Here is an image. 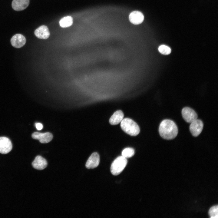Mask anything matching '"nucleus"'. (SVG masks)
<instances>
[{"label":"nucleus","mask_w":218,"mask_h":218,"mask_svg":"<svg viewBox=\"0 0 218 218\" xmlns=\"http://www.w3.org/2000/svg\"><path fill=\"white\" fill-rule=\"evenodd\" d=\"M26 42L25 37L22 35L19 34L14 35L11 39V42L12 46L17 48H20L23 46Z\"/></svg>","instance_id":"9"},{"label":"nucleus","mask_w":218,"mask_h":218,"mask_svg":"<svg viewBox=\"0 0 218 218\" xmlns=\"http://www.w3.org/2000/svg\"><path fill=\"white\" fill-rule=\"evenodd\" d=\"M127 162V158L122 156L118 157L113 161L111 165V173L114 175L119 174L124 169Z\"/></svg>","instance_id":"3"},{"label":"nucleus","mask_w":218,"mask_h":218,"mask_svg":"<svg viewBox=\"0 0 218 218\" xmlns=\"http://www.w3.org/2000/svg\"><path fill=\"white\" fill-rule=\"evenodd\" d=\"M100 162V157L97 152L92 153L88 159L85 165L88 169H93L97 167Z\"/></svg>","instance_id":"8"},{"label":"nucleus","mask_w":218,"mask_h":218,"mask_svg":"<svg viewBox=\"0 0 218 218\" xmlns=\"http://www.w3.org/2000/svg\"><path fill=\"white\" fill-rule=\"evenodd\" d=\"M35 126L37 130H41L43 127L42 124L41 123H35Z\"/></svg>","instance_id":"19"},{"label":"nucleus","mask_w":218,"mask_h":218,"mask_svg":"<svg viewBox=\"0 0 218 218\" xmlns=\"http://www.w3.org/2000/svg\"><path fill=\"white\" fill-rule=\"evenodd\" d=\"M29 4V0H13L12 6L14 10L20 11L25 9Z\"/></svg>","instance_id":"13"},{"label":"nucleus","mask_w":218,"mask_h":218,"mask_svg":"<svg viewBox=\"0 0 218 218\" xmlns=\"http://www.w3.org/2000/svg\"><path fill=\"white\" fill-rule=\"evenodd\" d=\"M121 122V127L126 133L132 136H136L139 134V127L132 119L125 118Z\"/></svg>","instance_id":"2"},{"label":"nucleus","mask_w":218,"mask_h":218,"mask_svg":"<svg viewBox=\"0 0 218 218\" xmlns=\"http://www.w3.org/2000/svg\"><path fill=\"white\" fill-rule=\"evenodd\" d=\"M135 152L134 149L127 147L124 149L122 152V155L126 158L131 157L134 154Z\"/></svg>","instance_id":"16"},{"label":"nucleus","mask_w":218,"mask_h":218,"mask_svg":"<svg viewBox=\"0 0 218 218\" xmlns=\"http://www.w3.org/2000/svg\"><path fill=\"white\" fill-rule=\"evenodd\" d=\"M35 35L38 38L47 39L50 36V33L47 27L45 25H41L35 31Z\"/></svg>","instance_id":"12"},{"label":"nucleus","mask_w":218,"mask_h":218,"mask_svg":"<svg viewBox=\"0 0 218 218\" xmlns=\"http://www.w3.org/2000/svg\"><path fill=\"white\" fill-rule=\"evenodd\" d=\"M124 117V114L121 111H117L113 114L110 118L109 123L112 125L117 124L122 121Z\"/></svg>","instance_id":"14"},{"label":"nucleus","mask_w":218,"mask_h":218,"mask_svg":"<svg viewBox=\"0 0 218 218\" xmlns=\"http://www.w3.org/2000/svg\"><path fill=\"white\" fill-rule=\"evenodd\" d=\"M33 138L38 140L42 143H47L50 142L52 139L53 135L50 133H41L35 132L31 135Z\"/></svg>","instance_id":"7"},{"label":"nucleus","mask_w":218,"mask_h":218,"mask_svg":"<svg viewBox=\"0 0 218 218\" xmlns=\"http://www.w3.org/2000/svg\"><path fill=\"white\" fill-rule=\"evenodd\" d=\"M144 16L141 12L134 11L130 14L129 18L130 22L134 25H138L142 22L144 20Z\"/></svg>","instance_id":"11"},{"label":"nucleus","mask_w":218,"mask_h":218,"mask_svg":"<svg viewBox=\"0 0 218 218\" xmlns=\"http://www.w3.org/2000/svg\"><path fill=\"white\" fill-rule=\"evenodd\" d=\"M182 114L184 120L187 123H191L197 119V115L192 108L186 107L183 108L182 111Z\"/></svg>","instance_id":"4"},{"label":"nucleus","mask_w":218,"mask_h":218,"mask_svg":"<svg viewBox=\"0 0 218 218\" xmlns=\"http://www.w3.org/2000/svg\"><path fill=\"white\" fill-rule=\"evenodd\" d=\"M159 132L160 136L164 139L171 140L177 136L178 130L176 124L173 121L165 119L161 122Z\"/></svg>","instance_id":"1"},{"label":"nucleus","mask_w":218,"mask_h":218,"mask_svg":"<svg viewBox=\"0 0 218 218\" xmlns=\"http://www.w3.org/2000/svg\"><path fill=\"white\" fill-rule=\"evenodd\" d=\"M12 147V144L9 139L5 137H0V153L7 154L11 151Z\"/></svg>","instance_id":"6"},{"label":"nucleus","mask_w":218,"mask_h":218,"mask_svg":"<svg viewBox=\"0 0 218 218\" xmlns=\"http://www.w3.org/2000/svg\"><path fill=\"white\" fill-rule=\"evenodd\" d=\"M158 50L161 53L164 55L169 54L171 52L170 48L164 45L160 46L158 48Z\"/></svg>","instance_id":"18"},{"label":"nucleus","mask_w":218,"mask_h":218,"mask_svg":"<svg viewBox=\"0 0 218 218\" xmlns=\"http://www.w3.org/2000/svg\"><path fill=\"white\" fill-rule=\"evenodd\" d=\"M218 205L211 207L209 211V214L211 218H217L218 217Z\"/></svg>","instance_id":"17"},{"label":"nucleus","mask_w":218,"mask_h":218,"mask_svg":"<svg viewBox=\"0 0 218 218\" xmlns=\"http://www.w3.org/2000/svg\"><path fill=\"white\" fill-rule=\"evenodd\" d=\"M59 24L62 28H66L71 26L73 23L72 18L70 16L64 17L60 19Z\"/></svg>","instance_id":"15"},{"label":"nucleus","mask_w":218,"mask_h":218,"mask_svg":"<svg viewBox=\"0 0 218 218\" xmlns=\"http://www.w3.org/2000/svg\"><path fill=\"white\" fill-rule=\"evenodd\" d=\"M203 123L199 119H197L190 123V130L194 137H197L200 134L203 128Z\"/></svg>","instance_id":"5"},{"label":"nucleus","mask_w":218,"mask_h":218,"mask_svg":"<svg viewBox=\"0 0 218 218\" xmlns=\"http://www.w3.org/2000/svg\"><path fill=\"white\" fill-rule=\"evenodd\" d=\"M47 162L45 159L41 156H36L32 163V167L38 170H42L47 166Z\"/></svg>","instance_id":"10"}]
</instances>
